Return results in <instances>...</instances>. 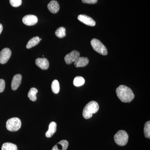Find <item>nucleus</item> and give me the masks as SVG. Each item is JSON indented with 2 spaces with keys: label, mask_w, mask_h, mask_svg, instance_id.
I'll return each instance as SVG.
<instances>
[{
  "label": "nucleus",
  "mask_w": 150,
  "mask_h": 150,
  "mask_svg": "<svg viewBox=\"0 0 150 150\" xmlns=\"http://www.w3.org/2000/svg\"><path fill=\"white\" fill-rule=\"evenodd\" d=\"M116 93L118 98L124 103L131 102L135 97L132 90L126 86H119L116 88Z\"/></svg>",
  "instance_id": "obj_1"
},
{
  "label": "nucleus",
  "mask_w": 150,
  "mask_h": 150,
  "mask_svg": "<svg viewBox=\"0 0 150 150\" xmlns=\"http://www.w3.org/2000/svg\"><path fill=\"white\" fill-rule=\"evenodd\" d=\"M99 108V105L96 101H91L89 102L85 106L83 111V115L84 118L89 119L91 118L93 114L97 112Z\"/></svg>",
  "instance_id": "obj_2"
},
{
  "label": "nucleus",
  "mask_w": 150,
  "mask_h": 150,
  "mask_svg": "<svg viewBox=\"0 0 150 150\" xmlns=\"http://www.w3.org/2000/svg\"><path fill=\"white\" fill-rule=\"evenodd\" d=\"M114 141L117 145L124 146L127 144L129 140V135L126 131L120 130L114 136Z\"/></svg>",
  "instance_id": "obj_3"
},
{
  "label": "nucleus",
  "mask_w": 150,
  "mask_h": 150,
  "mask_svg": "<svg viewBox=\"0 0 150 150\" xmlns=\"http://www.w3.org/2000/svg\"><path fill=\"white\" fill-rule=\"evenodd\" d=\"M21 126V121L19 118L16 117L8 119L6 123V127L8 130L12 132L18 131Z\"/></svg>",
  "instance_id": "obj_4"
},
{
  "label": "nucleus",
  "mask_w": 150,
  "mask_h": 150,
  "mask_svg": "<svg viewBox=\"0 0 150 150\" xmlns=\"http://www.w3.org/2000/svg\"><path fill=\"white\" fill-rule=\"evenodd\" d=\"M91 43L94 50L103 56L107 55V48L99 40L93 38L91 40Z\"/></svg>",
  "instance_id": "obj_5"
},
{
  "label": "nucleus",
  "mask_w": 150,
  "mask_h": 150,
  "mask_svg": "<svg viewBox=\"0 0 150 150\" xmlns=\"http://www.w3.org/2000/svg\"><path fill=\"white\" fill-rule=\"evenodd\" d=\"M11 55V51L9 48H5L0 52V63L5 64L10 58Z\"/></svg>",
  "instance_id": "obj_6"
},
{
  "label": "nucleus",
  "mask_w": 150,
  "mask_h": 150,
  "mask_svg": "<svg viewBox=\"0 0 150 150\" xmlns=\"http://www.w3.org/2000/svg\"><path fill=\"white\" fill-rule=\"evenodd\" d=\"M79 52L77 51H73L65 56L64 60L67 64H72L79 57Z\"/></svg>",
  "instance_id": "obj_7"
},
{
  "label": "nucleus",
  "mask_w": 150,
  "mask_h": 150,
  "mask_svg": "<svg viewBox=\"0 0 150 150\" xmlns=\"http://www.w3.org/2000/svg\"><path fill=\"white\" fill-rule=\"evenodd\" d=\"M23 22L24 24L28 26L34 25L38 21L37 16L33 15H28L23 18Z\"/></svg>",
  "instance_id": "obj_8"
},
{
  "label": "nucleus",
  "mask_w": 150,
  "mask_h": 150,
  "mask_svg": "<svg viewBox=\"0 0 150 150\" xmlns=\"http://www.w3.org/2000/svg\"><path fill=\"white\" fill-rule=\"evenodd\" d=\"M78 19L84 24L89 26H94L96 24L93 19L86 15H80L78 16Z\"/></svg>",
  "instance_id": "obj_9"
},
{
  "label": "nucleus",
  "mask_w": 150,
  "mask_h": 150,
  "mask_svg": "<svg viewBox=\"0 0 150 150\" xmlns=\"http://www.w3.org/2000/svg\"><path fill=\"white\" fill-rule=\"evenodd\" d=\"M36 65L43 70L48 69L49 67V63L46 58H38L35 60Z\"/></svg>",
  "instance_id": "obj_10"
},
{
  "label": "nucleus",
  "mask_w": 150,
  "mask_h": 150,
  "mask_svg": "<svg viewBox=\"0 0 150 150\" xmlns=\"http://www.w3.org/2000/svg\"><path fill=\"white\" fill-rule=\"evenodd\" d=\"M22 81V76L19 74L15 75L11 82L12 89L16 91L18 88L21 84Z\"/></svg>",
  "instance_id": "obj_11"
},
{
  "label": "nucleus",
  "mask_w": 150,
  "mask_h": 150,
  "mask_svg": "<svg viewBox=\"0 0 150 150\" xmlns=\"http://www.w3.org/2000/svg\"><path fill=\"white\" fill-rule=\"evenodd\" d=\"M47 7L49 11L53 13H56L58 12L60 9V6L59 3L56 1H51L48 4Z\"/></svg>",
  "instance_id": "obj_12"
},
{
  "label": "nucleus",
  "mask_w": 150,
  "mask_h": 150,
  "mask_svg": "<svg viewBox=\"0 0 150 150\" xmlns=\"http://www.w3.org/2000/svg\"><path fill=\"white\" fill-rule=\"evenodd\" d=\"M89 60L87 58L79 57L74 62V65L76 68L83 67L88 64Z\"/></svg>",
  "instance_id": "obj_13"
},
{
  "label": "nucleus",
  "mask_w": 150,
  "mask_h": 150,
  "mask_svg": "<svg viewBox=\"0 0 150 150\" xmlns=\"http://www.w3.org/2000/svg\"><path fill=\"white\" fill-rule=\"evenodd\" d=\"M69 144V142L67 140H62L54 146L52 150H67Z\"/></svg>",
  "instance_id": "obj_14"
},
{
  "label": "nucleus",
  "mask_w": 150,
  "mask_h": 150,
  "mask_svg": "<svg viewBox=\"0 0 150 150\" xmlns=\"http://www.w3.org/2000/svg\"><path fill=\"white\" fill-rule=\"evenodd\" d=\"M57 130V124L56 122H52L49 124L48 131L46 133V137L51 138L56 133Z\"/></svg>",
  "instance_id": "obj_15"
},
{
  "label": "nucleus",
  "mask_w": 150,
  "mask_h": 150,
  "mask_svg": "<svg viewBox=\"0 0 150 150\" xmlns=\"http://www.w3.org/2000/svg\"><path fill=\"white\" fill-rule=\"evenodd\" d=\"M40 41V38L38 36H35V37L33 38L28 42L27 45H26V48L29 49V48H33L34 46L38 45Z\"/></svg>",
  "instance_id": "obj_16"
},
{
  "label": "nucleus",
  "mask_w": 150,
  "mask_h": 150,
  "mask_svg": "<svg viewBox=\"0 0 150 150\" xmlns=\"http://www.w3.org/2000/svg\"><path fill=\"white\" fill-rule=\"evenodd\" d=\"M38 92L37 89L35 88H32L30 90L28 96L30 100L33 101H35L37 99V96H36V94Z\"/></svg>",
  "instance_id": "obj_17"
},
{
  "label": "nucleus",
  "mask_w": 150,
  "mask_h": 150,
  "mask_svg": "<svg viewBox=\"0 0 150 150\" xmlns=\"http://www.w3.org/2000/svg\"><path fill=\"white\" fill-rule=\"evenodd\" d=\"M2 150H18L17 146L11 143H5L3 144Z\"/></svg>",
  "instance_id": "obj_18"
},
{
  "label": "nucleus",
  "mask_w": 150,
  "mask_h": 150,
  "mask_svg": "<svg viewBox=\"0 0 150 150\" xmlns=\"http://www.w3.org/2000/svg\"><path fill=\"white\" fill-rule=\"evenodd\" d=\"M85 82V81L84 79L82 77L76 76L74 79L73 83L75 86L80 87L83 85Z\"/></svg>",
  "instance_id": "obj_19"
},
{
  "label": "nucleus",
  "mask_w": 150,
  "mask_h": 150,
  "mask_svg": "<svg viewBox=\"0 0 150 150\" xmlns=\"http://www.w3.org/2000/svg\"><path fill=\"white\" fill-rule=\"evenodd\" d=\"M51 89L52 91L54 93L57 94L59 93L60 91V84H59V81L57 80H54L51 84Z\"/></svg>",
  "instance_id": "obj_20"
},
{
  "label": "nucleus",
  "mask_w": 150,
  "mask_h": 150,
  "mask_svg": "<svg viewBox=\"0 0 150 150\" xmlns=\"http://www.w3.org/2000/svg\"><path fill=\"white\" fill-rule=\"evenodd\" d=\"M55 34L59 38H63L66 36V28L64 27H59L56 30Z\"/></svg>",
  "instance_id": "obj_21"
},
{
  "label": "nucleus",
  "mask_w": 150,
  "mask_h": 150,
  "mask_svg": "<svg viewBox=\"0 0 150 150\" xmlns=\"http://www.w3.org/2000/svg\"><path fill=\"white\" fill-rule=\"evenodd\" d=\"M144 133L145 137L150 138V121H148L145 123L144 128Z\"/></svg>",
  "instance_id": "obj_22"
},
{
  "label": "nucleus",
  "mask_w": 150,
  "mask_h": 150,
  "mask_svg": "<svg viewBox=\"0 0 150 150\" xmlns=\"http://www.w3.org/2000/svg\"><path fill=\"white\" fill-rule=\"evenodd\" d=\"M11 5L14 7H18L21 5L22 0H10Z\"/></svg>",
  "instance_id": "obj_23"
},
{
  "label": "nucleus",
  "mask_w": 150,
  "mask_h": 150,
  "mask_svg": "<svg viewBox=\"0 0 150 150\" xmlns=\"http://www.w3.org/2000/svg\"><path fill=\"white\" fill-rule=\"evenodd\" d=\"M5 88V81L2 79H0V93L3 92Z\"/></svg>",
  "instance_id": "obj_24"
},
{
  "label": "nucleus",
  "mask_w": 150,
  "mask_h": 150,
  "mask_svg": "<svg viewBox=\"0 0 150 150\" xmlns=\"http://www.w3.org/2000/svg\"><path fill=\"white\" fill-rule=\"evenodd\" d=\"M83 3L88 4H95L97 2L98 0H82Z\"/></svg>",
  "instance_id": "obj_25"
},
{
  "label": "nucleus",
  "mask_w": 150,
  "mask_h": 150,
  "mask_svg": "<svg viewBox=\"0 0 150 150\" xmlns=\"http://www.w3.org/2000/svg\"><path fill=\"white\" fill-rule=\"evenodd\" d=\"M3 29V27L2 25L0 23V34L1 33Z\"/></svg>",
  "instance_id": "obj_26"
}]
</instances>
